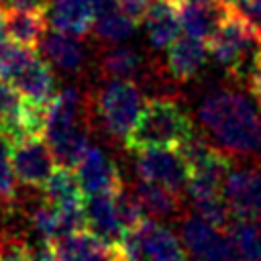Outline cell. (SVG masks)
Returning a JSON list of instances; mask_svg holds the SVG:
<instances>
[{
    "instance_id": "6da1fadb",
    "label": "cell",
    "mask_w": 261,
    "mask_h": 261,
    "mask_svg": "<svg viewBox=\"0 0 261 261\" xmlns=\"http://www.w3.org/2000/svg\"><path fill=\"white\" fill-rule=\"evenodd\" d=\"M200 122L226 151L251 155L261 149V118L255 106L232 90H212L200 104Z\"/></svg>"
},
{
    "instance_id": "7a4b0ae2",
    "label": "cell",
    "mask_w": 261,
    "mask_h": 261,
    "mask_svg": "<svg viewBox=\"0 0 261 261\" xmlns=\"http://www.w3.org/2000/svg\"><path fill=\"white\" fill-rule=\"evenodd\" d=\"M206 45L214 61H218L230 73L241 75L247 71L251 73L257 65L261 37L251 29L245 16L230 6Z\"/></svg>"
},
{
    "instance_id": "3957f363",
    "label": "cell",
    "mask_w": 261,
    "mask_h": 261,
    "mask_svg": "<svg viewBox=\"0 0 261 261\" xmlns=\"http://www.w3.org/2000/svg\"><path fill=\"white\" fill-rule=\"evenodd\" d=\"M192 133L188 114L175 102L155 98L143 108L137 124L126 137V145L135 151L149 147H177Z\"/></svg>"
},
{
    "instance_id": "277c9868",
    "label": "cell",
    "mask_w": 261,
    "mask_h": 261,
    "mask_svg": "<svg viewBox=\"0 0 261 261\" xmlns=\"http://www.w3.org/2000/svg\"><path fill=\"white\" fill-rule=\"evenodd\" d=\"M143 112L141 90L130 80H110L98 94V116L106 133L126 141Z\"/></svg>"
},
{
    "instance_id": "5b68a950",
    "label": "cell",
    "mask_w": 261,
    "mask_h": 261,
    "mask_svg": "<svg viewBox=\"0 0 261 261\" xmlns=\"http://www.w3.org/2000/svg\"><path fill=\"white\" fill-rule=\"evenodd\" d=\"M118 249L126 261H186V251L175 234L151 218H143L128 230Z\"/></svg>"
},
{
    "instance_id": "8992f818",
    "label": "cell",
    "mask_w": 261,
    "mask_h": 261,
    "mask_svg": "<svg viewBox=\"0 0 261 261\" xmlns=\"http://www.w3.org/2000/svg\"><path fill=\"white\" fill-rule=\"evenodd\" d=\"M181 243L198 261H241L232 237L224 234L222 228L202 220L198 214L184 220Z\"/></svg>"
},
{
    "instance_id": "52a82bcc",
    "label": "cell",
    "mask_w": 261,
    "mask_h": 261,
    "mask_svg": "<svg viewBox=\"0 0 261 261\" xmlns=\"http://www.w3.org/2000/svg\"><path fill=\"white\" fill-rule=\"evenodd\" d=\"M135 169L141 179L167 186L169 190L179 192L181 188H188L190 167L184 161L181 153L169 147L139 149L135 159Z\"/></svg>"
},
{
    "instance_id": "ba28073f",
    "label": "cell",
    "mask_w": 261,
    "mask_h": 261,
    "mask_svg": "<svg viewBox=\"0 0 261 261\" xmlns=\"http://www.w3.org/2000/svg\"><path fill=\"white\" fill-rule=\"evenodd\" d=\"M10 159L16 179L29 188H43L55 171V157L41 137H24L10 143Z\"/></svg>"
},
{
    "instance_id": "9c48e42d",
    "label": "cell",
    "mask_w": 261,
    "mask_h": 261,
    "mask_svg": "<svg viewBox=\"0 0 261 261\" xmlns=\"http://www.w3.org/2000/svg\"><path fill=\"white\" fill-rule=\"evenodd\" d=\"M24 100L37 104H49L55 96V77L49 63L35 51L27 49L12 73L6 80Z\"/></svg>"
},
{
    "instance_id": "30bf717a",
    "label": "cell",
    "mask_w": 261,
    "mask_h": 261,
    "mask_svg": "<svg viewBox=\"0 0 261 261\" xmlns=\"http://www.w3.org/2000/svg\"><path fill=\"white\" fill-rule=\"evenodd\" d=\"M222 194L237 218L261 222V169L230 171Z\"/></svg>"
},
{
    "instance_id": "8fae6325",
    "label": "cell",
    "mask_w": 261,
    "mask_h": 261,
    "mask_svg": "<svg viewBox=\"0 0 261 261\" xmlns=\"http://www.w3.org/2000/svg\"><path fill=\"white\" fill-rule=\"evenodd\" d=\"M49 243L57 261H118L122 257L116 245L92 230H75Z\"/></svg>"
},
{
    "instance_id": "7c38bea8",
    "label": "cell",
    "mask_w": 261,
    "mask_h": 261,
    "mask_svg": "<svg viewBox=\"0 0 261 261\" xmlns=\"http://www.w3.org/2000/svg\"><path fill=\"white\" fill-rule=\"evenodd\" d=\"M75 175H77V181L86 196L112 194L118 188H122L116 165L98 147H90L86 151V155L75 165Z\"/></svg>"
},
{
    "instance_id": "4fadbf2b",
    "label": "cell",
    "mask_w": 261,
    "mask_h": 261,
    "mask_svg": "<svg viewBox=\"0 0 261 261\" xmlns=\"http://www.w3.org/2000/svg\"><path fill=\"white\" fill-rule=\"evenodd\" d=\"M84 210H86V226L92 232H96L98 237H102L104 241L116 247L122 243L126 234V226L122 224V218L118 214L114 192L88 196L84 200Z\"/></svg>"
},
{
    "instance_id": "5bb4252c",
    "label": "cell",
    "mask_w": 261,
    "mask_h": 261,
    "mask_svg": "<svg viewBox=\"0 0 261 261\" xmlns=\"http://www.w3.org/2000/svg\"><path fill=\"white\" fill-rule=\"evenodd\" d=\"M230 171H232L230 161L220 151H214L202 163L194 165L190 169V177H188V192H190L192 200L198 202L204 198L220 196Z\"/></svg>"
},
{
    "instance_id": "9a60e30c",
    "label": "cell",
    "mask_w": 261,
    "mask_h": 261,
    "mask_svg": "<svg viewBox=\"0 0 261 261\" xmlns=\"http://www.w3.org/2000/svg\"><path fill=\"white\" fill-rule=\"evenodd\" d=\"M143 27L153 49H169L181 29L175 0H155L143 16Z\"/></svg>"
},
{
    "instance_id": "2e32d148",
    "label": "cell",
    "mask_w": 261,
    "mask_h": 261,
    "mask_svg": "<svg viewBox=\"0 0 261 261\" xmlns=\"http://www.w3.org/2000/svg\"><path fill=\"white\" fill-rule=\"evenodd\" d=\"M47 18L53 31L84 37L92 31L96 14L90 0H49Z\"/></svg>"
},
{
    "instance_id": "e0dca14e",
    "label": "cell",
    "mask_w": 261,
    "mask_h": 261,
    "mask_svg": "<svg viewBox=\"0 0 261 261\" xmlns=\"http://www.w3.org/2000/svg\"><path fill=\"white\" fill-rule=\"evenodd\" d=\"M4 14V31L6 37L16 41L22 47H39L43 37L47 35V10H24V8H10L2 6Z\"/></svg>"
},
{
    "instance_id": "ac0fdd59",
    "label": "cell",
    "mask_w": 261,
    "mask_h": 261,
    "mask_svg": "<svg viewBox=\"0 0 261 261\" xmlns=\"http://www.w3.org/2000/svg\"><path fill=\"white\" fill-rule=\"evenodd\" d=\"M208 45L192 35L177 37L167 49V67L173 77L190 80L194 77L206 63Z\"/></svg>"
},
{
    "instance_id": "d6986e66",
    "label": "cell",
    "mask_w": 261,
    "mask_h": 261,
    "mask_svg": "<svg viewBox=\"0 0 261 261\" xmlns=\"http://www.w3.org/2000/svg\"><path fill=\"white\" fill-rule=\"evenodd\" d=\"M39 47L43 55L49 59V63L63 71H75L84 63V47L73 35L59 31L47 33Z\"/></svg>"
},
{
    "instance_id": "ffe728a7",
    "label": "cell",
    "mask_w": 261,
    "mask_h": 261,
    "mask_svg": "<svg viewBox=\"0 0 261 261\" xmlns=\"http://www.w3.org/2000/svg\"><path fill=\"white\" fill-rule=\"evenodd\" d=\"M80 116H82V94H80V90H75V88H63L47 104L45 135L80 126L77 124Z\"/></svg>"
},
{
    "instance_id": "44dd1931",
    "label": "cell",
    "mask_w": 261,
    "mask_h": 261,
    "mask_svg": "<svg viewBox=\"0 0 261 261\" xmlns=\"http://www.w3.org/2000/svg\"><path fill=\"white\" fill-rule=\"evenodd\" d=\"M45 137H47V143L51 147V153H53L55 161L61 167H75L80 163V159L86 155V151L90 149L88 135L82 126L49 133Z\"/></svg>"
},
{
    "instance_id": "7402d4cb",
    "label": "cell",
    "mask_w": 261,
    "mask_h": 261,
    "mask_svg": "<svg viewBox=\"0 0 261 261\" xmlns=\"http://www.w3.org/2000/svg\"><path fill=\"white\" fill-rule=\"evenodd\" d=\"M135 196L143 206V210L151 216L167 218L179 210V192L169 190L167 186H161L155 181L141 179L135 188Z\"/></svg>"
},
{
    "instance_id": "603a6c76",
    "label": "cell",
    "mask_w": 261,
    "mask_h": 261,
    "mask_svg": "<svg viewBox=\"0 0 261 261\" xmlns=\"http://www.w3.org/2000/svg\"><path fill=\"white\" fill-rule=\"evenodd\" d=\"M135 31H137V18L130 16L126 10H122L120 6L96 16L92 24V35L106 45H116L120 41H126L130 35H135Z\"/></svg>"
},
{
    "instance_id": "cb8c5ba5",
    "label": "cell",
    "mask_w": 261,
    "mask_h": 261,
    "mask_svg": "<svg viewBox=\"0 0 261 261\" xmlns=\"http://www.w3.org/2000/svg\"><path fill=\"white\" fill-rule=\"evenodd\" d=\"M141 55L128 47H110L100 57V73L108 80H130L141 69Z\"/></svg>"
},
{
    "instance_id": "d4e9b609",
    "label": "cell",
    "mask_w": 261,
    "mask_h": 261,
    "mask_svg": "<svg viewBox=\"0 0 261 261\" xmlns=\"http://www.w3.org/2000/svg\"><path fill=\"white\" fill-rule=\"evenodd\" d=\"M43 190V200L51 204H69V202H82L84 200V190L77 181V175L69 171V167H57L51 177L45 181Z\"/></svg>"
},
{
    "instance_id": "484cf974",
    "label": "cell",
    "mask_w": 261,
    "mask_h": 261,
    "mask_svg": "<svg viewBox=\"0 0 261 261\" xmlns=\"http://www.w3.org/2000/svg\"><path fill=\"white\" fill-rule=\"evenodd\" d=\"M241 261H261V226L253 220H241L230 228Z\"/></svg>"
},
{
    "instance_id": "4316f807",
    "label": "cell",
    "mask_w": 261,
    "mask_h": 261,
    "mask_svg": "<svg viewBox=\"0 0 261 261\" xmlns=\"http://www.w3.org/2000/svg\"><path fill=\"white\" fill-rule=\"evenodd\" d=\"M16 202V173L10 159V143L0 135V206L10 208Z\"/></svg>"
},
{
    "instance_id": "83f0119b",
    "label": "cell",
    "mask_w": 261,
    "mask_h": 261,
    "mask_svg": "<svg viewBox=\"0 0 261 261\" xmlns=\"http://www.w3.org/2000/svg\"><path fill=\"white\" fill-rule=\"evenodd\" d=\"M0 261H35V257L22 239L2 237L0 239Z\"/></svg>"
},
{
    "instance_id": "f1b7e54d",
    "label": "cell",
    "mask_w": 261,
    "mask_h": 261,
    "mask_svg": "<svg viewBox=\"0 0 261 261\" xmlns=\"http://www.w3.org/2000/svg\"><path fill=\"white\" fill-rule=\"evenodd\" d=\"M20 102H22V96L6 80L0 77V122L8 118L20 106Z\"/></svg>"
},
{
    "instance_id": "f546056e",
    "label": "cell",
    "mask_w": 261,
    "mask_h": 261,
    "mask_svg": "<svg viewBox=\"0 0 261 261\" xmlns=\"http://www.w3.org/2000/svg\"><path fill=\"white\" fill-rule=\"evenodd\" d=\"M234 8L245 16L251 29L261 37V0H239Z\"/></svg>"
},
{
    "instance_id": "4dcf8cb0",
    "label": "cell",
    "mask_w": 261,
    "mask_h": 261,
    "mask_svg": "<svg viewBox=\"0 0 261 261\" xmlns=\"http://www.w3.org/2000/svg\"><path fill=\"white\" fill-rule=\"evenodd\" d=\"M153 2H155V0H118L120 8H122V10H126V12H128L130 16H135L137 20L145 16L147 8H149Z\"/></svg>"
},
{
    "instance_id": "1f68e13d",
    "label": "cell",
    "mask_w": 261,
    "mask_h": 261,
    "mask_svg": "<svg viewBox=\"0 0 261 261\" xmlns=\"http://www.w3.org/2000/svg\"><path fill=\"white\" fill-rule=\"evenodd\" d=\"M6 6L24 10H47L49 0H6Z\"/></svg>"
},
{
    "instance_id": "d6a6232c",
    "label": "cell",
    "mask_w": 261,
    "mask_h": 261,
    "mask_svg": "<svg viewBox=\"0 0 261 261\" xmlns=\"http://www.w3.org/2000/svg\"><path fill=\"white\" fill-rule=\"evenodd\" d=\"M249 86H251V92H253L255 100L261 106V63H257L253 67V71L249 73Z\"/></svg>"
},
{
    "instance_id": "836d02e7",
    "label": "cell",
    "mask_w": 261,
    "mask_h": 261,
    "mask_svg": "<svg viewBox=\"0 0 261 261\" xmlns=\"http://www.w3.org/2000/svg\"><path fill=\"white\" fill-rule=\"evenodd\" d=\"M90 4H92V8H94V14H96V16H100V14H104V12H110V10H114V8L120 6L118 0H90Z\"/></svg>"
},
{
    "instance_id": "e575fe53",
    "label": "cell",
    "mask_w": 261,
    "mask_h": 261,
    "mask_svg": "<svg viewBox=\"0 0 261 261\" xmlns=\"http://www.w3.org/2000/svg\"><path fill=\"white\" fill-rule=\"evenodd\" d=\"M35 261H57L55 259V253H53V247L49 241H45L41 247H37V251L33 253Z\"/></svg>"
},
{
    "instance_id": "d590c367",
    "label": "cell",
    "mask_w": 261,
    "mask_h": 261,
    "mask_svg": "<svg viewBox=\"0 0 261 261\" xmlns=\"http://www.w3.org/2000/svg\"><path fill=\"white\" fill-rule=\"evenodd\" d=\"M222 4H226V6H237L239 4V0H220Z\"/></svg>"
},
{
    "instance_id": "8d00e7d4",
    "label": "cell",
    "mask_w": 261,
    "mask_h": 261,
    "mask_svg": "<svg viewBox=\"0 0 261 261\" xmlns=\"http://www.w3.org/2000/svg\"><path fill=\"white\" fill-rule=\"evenodd\" d=\"M257 63H261V45H259V57H257Z\"/></svg>"
},
{
    "instance_id": "74e56055",
    "label": "cell",
    "mask_w": 261,
    "mask_h": 261,
    "mask_svg": "<svg viewBox=\"0 0 261 261\" xmlns=\"http://www.w3.org/2000/svg\"><path fill=\"white\" fill-rule=\"evenodd\" d=\"M0 6H6V0H0Z\"/></svg>"
},
{
    "instance_id": "f35d334b",
    "label": "cell",
    "mask_w": 261,
    "mask_h": 261,
    "mask_svg": "<svg viewBox=\"0 0 261 261\" xmlns=\"http://www.w3.org/2000/svg\"><path fill=\"white\" fill-rule=\"evenodd\" d=\"M118 261H126V259H124V257H120V259H118Z\"/></svg>"
}]
</instances>
